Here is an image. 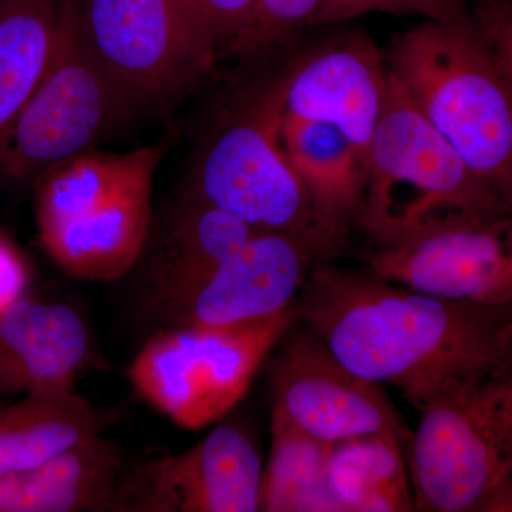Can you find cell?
Wrapping results in <instances>:
<instances>
[{
  "label": "cell",
  "mask_w": 512,
  "mask_h": 512,
  "mask_svg": "<svg viewBox=\"0 0 512 512\" xmlns=\"http://www.w3.org/2000/svg\"><path fill=\"white\" fill-rule=\"evenodd\" d=\"M293 308L343 365L396 387L417 412L448 384L512 353V306L447 301L329 262Z\"/></svg>",
  "instance_id": "1"
},
{
  "label": "cell",
  "mask_w": 512,
  "mask_h": 512,
  "mask_svg": "<svg viewBox=\"0 0 512 512\" xmlns=\"http://www.w3.org/2000/svg\"><path fill=\"white\" fill-rule=\"evenodd\" d=\"M384 59L424 119L512 210V94L470 8L421 20Z\"/></svg>",
  "instance_id": "2"
},
{
  "label": "cell",
  "mask_w": 512,
  "mask_h": 512,
  "mask_svg": "<svg viewBox=\"0 0 512 512\" xmlns=\"http://www.w3.org/2000/svg\"><path fill=\"white\" fill-rule=\"evenodd\" d=\"M507 211L512 210L424 119L390 74L357 217L376 248L397 247L458 222Z\"/></svg>",
  "instance_id": "3"
},
{
  "label": "cell",
  "mask_w": 512,
  "mask_h": 512,
  "mask_svg": "<svg viewBox=\"0 0 512 512\" xmlns=\"http://www.w3.org/2000/svg\"><path fill=\"white\" fill-rule=\"evenodd\" d=\"M417 413L407 444L414 511H512V353Z\"/></svg>",
  "instance_id": "4"
},
{
  "label": "cell",
  "mask_w": 512,
  "mask_h": 512,
  "mask_svg": "<svg viewBox=\"0 0 512 512\" xmlns=\"http://www.w3.org/2000/svg\"><path fill=\"white\" fill-rule=\"evenodd\" d=\"M284 87L285 67L221 114L198 148L183 194L261 232L315 225L311 198L282 143Z\"/></svg>",
  "instance_id": "5"
},
{
  "label": "cell",
  "mask_w": 512,
  "mask_h": 512,
  "mask_svg": "<svg viewBox=\"0 0 512 512\" xmlns=\"http://www.w3.org/2000/svg\"><path fill=\"white\" fill-rule=\"evenodd\" d=\"M136 114L87 42L80 0H63L46 70L0 137V180L33 184L47 168L97 148Z\"/></svg>",
  "instance_id": "6"
},
{
  "label": "cell",
  "mask_w": 512,
  "mask_h": 512,
  "mask_svg": "<svg viewBox=\"0 0 512 512\" xmlns=\"http://www.w3.org/2000/svg\"><path fill=\"white\" fill-rule=\"evenodd\" d=\"M295 308L225 326L157 329L134 357V392L175 426L207 429L242 402L276 343L295 322Z\"/></svg>",
  "instance_id": "7"
},
{
  "label": "cell",
  "mask_w": 512,
  "mask_h": 512,
  "mask_svg": "<svg viewBox=\"0 0 512 512\" xmlns=\"http://www.w3.org/2000/svg\"><path fill=\"white\" fill-rule=\"evenodd\" d=\"M80 18L94 55L137 113L191 93L220 56L181 0H80Z\"/></svg>",
  "instance_id": "8"
},
{
  "label": "cell",
  "mask_w": 512,
  "mask_h": 512,
  "mask_svg": "<svg viewBox=\"0 0 512 512\" xmlns=\"http://www.w3.org/2000/svg\"><path fill=\"white\" fill-rule=\"evenodd\" d=\"M340 247L318 227L259 232L244 247L153 316L158 328H225L278 315Z\"/></svg>",
  "instance_id": "9"
},
{
  "label": "cell",
  "mask_w": 512,
  "mask_h": 512,
  "mask_svg": "<svg viewBox=\"0 0 512 512\" xmlns=\"http://www.w3.org/2000/svg\"><path fill=\"white\" fill-rule=\"evenodd\" d=\"M269 366L272 410L326 444L373 433H410L382 384L357 375L295 320L276 343Z\"/></svg>",
  "instance_id": "10"
},
{
  "label": "cell",
  "mask_w": 512,
  "mask_h": 512,
  "mask_svg": "<svg viewBox=\"0 0 512 512\" xmlns=\"http://www.w3.org/2000/svg\"><path fill=\"white\" fill-rule=\"evenodd\" d=\"M262 470L248 431L221 423L184 453L123 471L117 512H255Z\"/></svg>",
  "instance_id": "11"
},
{
  "label": "cell",
  "mask_w": 512,
  "mask_h": 512,
  "mask_svg": "<svg viewBox=\"0 0 512 512\" xmlns=\"http://www.w3.org/2000/svg\"><path fill=\"white\" fill-rule=\"evenodd\" d=\"M369 272L447 301L512 306V211L376 248Z\"/></svg>",
  "instance_id": "12"
},
{
  "label": "cell",
  "mask_w": 512,
  "mask_h": 512,
  "mask_svg": "<svg viewBox=\"0 0 512 512\" xmlns=\"http://www.w3.org/2000/svg\"><path fill=\"white\" fill-rule=\"evenodd\" d=\"M389 86L382 52L369 37L353 33L285 67V117L338 128L369 158Z\"/></svg>",
  "instance_id": "13"
},
{
  "label": "cell",
  "mask_w": 512,
  "mask_h": 512,
  "mask_svg": "<svg viewBox=\"0 0 512 512\" xmlns=\"http://www.w3.org/2000/svg\"><path fill=\"white\" fill-rule=\"evenodd\" d=\"M259 232L221 208L181 195L160 225L153 221L138 261L147 315L153 318Z\"/></svg>",
  "instance_id": "14"
},
{
  "label": "cell",
  "mask_w": 512,
  "mask_h": 512,
  "mask_svg": "<svg viewBox=\"0 0 512 512\" xmlns=\"http://www.w3.org/2000/svg\"><path fill=\"white\" fill-rule=\"evenodd\" d=\"M154 174L141 175L72 220L40 228L50 258L84 281L113 282L130 274L153 227Z\"/></svg>",
  "instance_id": "15"
},
{
  "label": "cell",
  "mask_w": 512,
  "mask_h": 512,
  "mask_svg": "<svg viewBox=\"0 0 512 512\" xmlns=\"http://www.w3.org/2000/svg\"><path fill=\"white\" fill-rule=\"evenodd\" d=\"M89 350L72 306L22 296L0 313V393L73 392Z\"/></svg>",
  "instance_id": "16"
},
{
  "label": "cell",
  "mask_w": 512,
  "mask_h": 512,
  "mask_svg": "<svg viewBox=\"0 0 512 512\" xmlns=\"http://www.w3.org/2000/svg\"><path fill=\"white\" fill-rule=\"evenodd\" d=\"M123 454L96 437L29 470L0 474V512H117Z\"/></svg>",
  "instance_id": "17"
},
{
  "label": "cell",
  "mask_w": 512,
  "mask_h": 512,
  "mask_svg": "<svg viewBox=\"0 0 512 512\" xmlns=\"http://www.w3.org/2000/svg\"><path fill=\"white\" fill-rule=\"evenodd\" d=\"M282 143L311 198L315 227L342 245L359 217L367 158L338 128L320 121L285 117Z\"/></svg>",
  "instance_id": "18"
},
{
  "label": "cell",
  "mask_w": 512,
  "mask_h": 512,
  "mask_svg": "<svg viewBox=\"0 0 512 512\" xmlns=\"http://www.w3.org/2000/svg\"><path fill=\"white\" fill-rule=\"evenodd\" d=\"M103 417L73 392L26 394L0 407V474L29 470L101 436Z\"/></svg>",
  "instance_id": "19"
},
{
  "label": "cell",
  "mask_w": 512,
  "mask_h": 512,
  "mask_svg": "<svg viewBox=\"0 0 512 512\" xmlns=\"http://www.w3.org/2000/svg\"><path fill=\"white\" fill-rule=\"evenodd\" d=\"M164 153L161 144L126 153L93 148L47 168L32 184L37 229L72 220L141 175L156 173Z\"/></svg>",
  "instance_id": "20"
},
{
  "label": "cell",
  "mask_w": 512,
  "mask_h": 512,
  "mask_svg": "<svg viewBox=\"0 0 512 512\" xmlns=\"http://www.w3.org/2000/svg\"><path fill=\"white\" fill-rule=\"evenodd\" d=\"M404 444L394 433L329 444L326 474L340 512L414 511Z\"/></svg>",
  "instance_id": "21"
},
{
  "label": "cell",
  "mask_w": 512,
  "mask_h": 512,
  "mask_svg": "<svg viewBox=\"0 0 512 512\" xmlns=\"http://www.w3.org/2000/svg\"><path fill=\"white\" fill-rule=\"evenodd\" d=\"M62 9L63 0H0V137L46 70Z\"/></svg>",
  "instance_id": "22"
},
{
  "label": "cell",
  "mask_w": 512,
  "mask_h": 512,
  "mask_svg": "<svg viewBox=\"0 0 512 512\" xmlns=\"http://www.w3.org/2000/svg\"><path fill=\"white\" fill-rule=\"evenodd\" d=\"M328 446L272 410L271 450L262 470L258 511L340 512L326 474Z\"/></svg>",
  "instance_id": "23"
},
{
  "label": "cell",
  "mask_w": 512,
  "mask_h": 512,
  "mask_svg": "<svg viewBox=\"0 0 512 512\" xmlns=\"http://www.w3.org/2000/svg\"><path fill=\"white\" fill-rule=\"evenodd\" d=\"M322 0H256L254 20L232 55L259 57L282 45L293 33L313 26Z\"/></svg>",
  "instance_id": "24"
},
{
  "label": "cell",
  "mask_w": 512,
  "mask_h": 512,
  "mask_svg": "<svg viewBox=\"0 0 512 512\" xmlns=\"http://www.w3.org/2000/svg\"><path fill=\"white\" fill-rule=\"evenodd\" d=\"M467 12L468 0H322L313 26L345 22L369 13L446 20Z\"/></svg>",
  "instance_id": "25"
},
{
  "label": "cell",
  "mask_w": 512,
  "mask_h": 512,
  "mask_svg": "<svg viewBox=\"0 0 512 512\" xmlns=\"http://www.w3.org/2000/svg\"><path fill=\"white\" fill-rule=\"evenodd\" d=\"M214 40L220 53H234L254 20L256 0H181Z\"/></svg>",
  "instance_id": "26"
},
{
  "label": "cell",
  "mask_w": 512,
  "mask_h": 512,
  "mask_svg": "<svg viewBox=\"0 0 512 512\" xmlns=\"http://www.w3.org/2000/svg\"><path fill=\"white\" fill-rule=\"evenodd\" d=\"M468 8L512 94V0H468Z\"/></svg>",
  "instance_id": "27"
},
{
  "label": "cell",
  "mask_w": 512,
  "mask_h": 512,
  "mask_svg": "<svg viewBox=\"0 0 512 512\" xmlns=\"http://www.w3.org/2000/svg\"><path fill=\"white\" fill-rule=\"evenodd\" d=\"M28 269L22 256L5 238L0 239V313L22 298Z\"/></svg>",
  "instance_id": "28"
},
{
  "label": "cell",
  "mask_w": 512,
  "mask_h": 512,
  "mask_svg": "<svg viewBox=\"0 0 512 512\" xmlns=\"http://www.w3.org/2000/svg\"><path fill=\"white\" fill-rule=\"evenodd\" d=\"M510 332H511V339H512V313H511V322H510Z\"/></svg>",
  "instance_id": "29"
},
{
  "label": "cell",
  "mask_w": 512,
  "mask_h": 512,
  "mask_svg": "<svg viewBox=\"0 0 512 512\" xmlns=\"http://www.w3.org/2000/svg\"><path fill=\"white\" fill-rule=\"evenodd\" d=\"M0 239H3L2 234H0Z\"/></svg>",
  "instance_id": "30"
}]
</instances>
